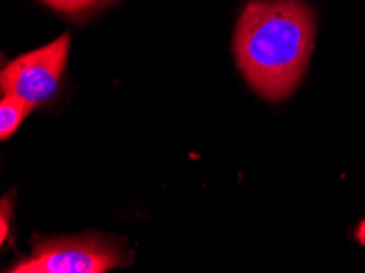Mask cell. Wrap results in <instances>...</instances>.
<instances>
[{"instance_id":"6da1fadb","label":"cell","mask_w":365,"mask_h":273,"mask_svg":"<svg viewBox=\"0 0 365 273\" xmlns=\"http://www.w3.org/2000/svg\"><path fill=\"white\" fill-rule=\"evenodd\" d=\"M317 19L303 0H252L237 19L235 56L254 91L269 100L289 97L305 74Z\"/></svg>"},{"instance_id":"7a4b0ae2","label":"cell","mask_w":365,"mask_h":273,"mask_svg":"<svg viewBox=\"0 0 365 273\" xmlns=\"http://www.w3.org/2000/svg\"><path fill=\"white\" fill-rule=\"evenodd\" d=\"M130 259L102 237H61L40 242L10 273H105L125 267Z\"/></svg>"},{"instance_id":"3957f363","label":"cell","mask_w":365,"mask_h":273,"mask_svg":"<svg viewBox=\"0 0 365 273\" xmlns=\"http://www.w3.org/2000/svg\"><path fill=\"white\" fill-rule=\"evenodd\" d=\"M69 46L71 36L64 33L46 46L9 63L0 76L2 96H15L33 107L51 100L64 72Z\"/></svg>"},{"instance_id":"277c9868","label":"cell","mask_w":365,"mask_h":273,"mask_svg":"<svg viewBox=\"0 0 365 273\" xmlns=\"http://www.w3.org/2000/svg\"><path fill=\"white\" fill-rule=\"evenodd\" d=\"M33 105L15 96H2L0 102V138L9 139L16 131L29 113Z\"/></svg>"},{"instance_id":"5b68a950","label":"cell","mask_w":365,"mask_h":273,"mask_svg":"<svg viewBox=\"0 0 365 273\" xmlns=\"http://www.w3.org/2000/svg\"><path fill=\"white\" fill-rule=\"evenodd\" d=\"M49 7L66 15H82L101 9L112 0H41Z\"/></svg>"},{"instance_id":"8992f818","label":"cell","mask_w":365,"mask_h":273,"mask_svg":"<svg viewBox=\"0 0 365 273\" xmlns=\"http://www.w3.org/2000/svg\"><path fill=\"white\" fill-rule=\"evenodd\" d=\"M9 210H10V205H9V198L5 197L2 200V208H0V218H2V230H0V242H5V239L9 236Z\"/></svg>"},{"instance_id":"52a82bcc","label":"cell","mask_w":365,"mask_h":273,"mask_svg":"<svg viewBox=\"0 0 365 273\" xmlns=\"http://www.w3.org/2000/svg\"><path fill=\"white\" fill-rule=\"evenodd\" d=\"M356 237H357V241L362 244V246H365V220L361 222V225H359Z\"/></svg>"}]
</instances>
